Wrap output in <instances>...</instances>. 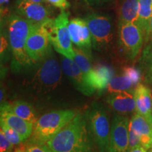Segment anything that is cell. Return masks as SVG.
<instances>
[{
    "instance_id": "6da1fadb",
    "label": "cell",
    "mask_w": 152,
    "mask_h": 152,
    "mask_svg": "<svg viewBox=\"0 0 152 152\" xmlns=\"http://www.w3.org/2000/svg\"><path fill=\"white\" fill-rule=\"evenodd\" d=\"M54 152H100L86 115L78 113L46 143Z\"/></svg>"
},
{
    "instance_id": "7a4b0ae2",
    "label": "cell",
    "mask_w": 152,
    "mask_h": 152,
    "mask_svg": "<svg viewBox=\"0 0 152 152\" xmlns=\"http://www.w3.org/2000/svg\"><path fill=\"white\" fill-rule=\"evenodd\" d=\"M76 115L73 110H57L44 114L34 123L28 145L46 144L71 122Z\"/></svg>"
},
{
    "instance_id": "3957f363",
    "label": "cell",
    "mask_w": 152,
    "mask_h": 152,
    "mask_svg": "<svg viewBox=\"0 0 152 152\" xmlns=\"http://www.w3.org/2000/svg\"><path fill=\"white\" fill-rule=\"evenodd\" d=\"M8 24L9 42L15 62L20 66H30L33 62L27 54L26 45L33 23L18 14H13Z\"/></svg>"
},
{
    "instance_id": "277c9868",
    "label": "cell",
    "mask_w": 152,
    "mask_h": 152,
    "mask_svg": "<svg viewBox=\"0 0 152 152\" xmlns=\"http://www.w3.org/2000/svg\"><path fill=\"white\" fill-rule=\"evenodd\" d=\"M44 23L55 50L62 56L74 59L75 53L68 29V13L61 11L56 18L49 19Z\"/></svg>"
},
{
    "instance_id": "5b68a950",
    "label": "cell",
    "mask_w": 152,
    "mask_h": 152,
    "mask_svg": "<svg viewBox=\"0 0 152 152\" xmlns=\"http://www.w3.org/2000/svg\"><path fill=\"white\" fill-rule=\"evenodd\" d=\"M34 75L33 83L37 90L49 91L59 85L62 68L55 57L52 49L41 60Z\"/></svg>"
},
{
    "instance_id": "8992f818",
    "label": "cell",
    "mask_w": 152,
    "mask_h": 152,
    "mask_svg": "<svg viewBox=\"0 0 152 152\" xmlns=\"http://www.w3.org/2000/svg\"><path fill=\"white\" fill-rule=\"evenodd\" d=\"M89 128L100 152H110V128L109 118L103 108L94 105L87 111Z\"/></svg>"
},
{
    "instance_id": "52a82bcc",
    "label": "cell",
    "mask_w": 152,
    "mask_h": 152,
    "mask_svg": "<svg viewBox=\"0 0 152 152\" xmlns=\"http://www.w3.org/2000/svg\"><path fill=\"white\" fill-rule=\"evenodd\" d=\"M84 19L90 29L93 47L97 50L108 48L113 39L111 18L106 15L90 14Z\"/></svg>"
},
{
    "instance_id": "ba28073f",
    "label": "cell",
    "mask_w": 152,
    "mask_h": 152,
    "mask_svg": "<svg viewBox=\"0 0 152 152\" xmlns=\"http://www.w3.org/2000/svg\"><path fill=\"white\" fill-rule=\"evenodd\" d=\"M144 40L142 30L133 23H118V42L125 56L134 59L139 54Z\"/></svg>"
},
{
    "instance_id": "9c48e42d",
    "label": "cell",
    "mask_w": 152,
    "mask_h": 152,
    "mask_svg": "<svg viewBox=\"0 0 152 152\" xmlns=\"http://www.w3.org/2000/svg\"><path fill=\"white\" fill-rule=\"evenodd\" d=\"M52 46L45 23L33 24L26 45V52L33 64L42 60L52 49Z\"/></svg>"
},
{
    "instance_id": "30bf717a",
    "label": "cell",
    "mask_w": 152,
    "mask_h": 152,
    "mask_svg": "<svg viewBox=\"0 0 152 152\" xmlns=\"http://www.w3.org/2000/svg\"><path fill=\"white\" fill-rule=\"evenodd\" d=\"M129 125L127 117L117 115L114 117L110 132V152H121L128 149Z\"/></svg>"
},
{
    "instance_id": "8fae6325",
    "label": "cell",
    "mask_w": 152,
    "mask_h": 152,
    "mask_svg": "<svg viewBox=\"0 0 152 152\" xmlns=\"http://www.w3.org/2000/svg\"><path fill=\"white\" fill-rule=\"evenodd\" d=\"M16 11L19 16L28 19L33 24L43 23L51 18V11L43 4L28 0H18Z\"/></svg>"
},
{
    "instance_id": "7c38bea8",
    "label": "cell",
    "mask_w": 152,
    "mask_h": 152,
    "mask_svg": "<svg viewBox=\"0 0 152 152\" xmlns=\"http://www.w3.org/2000/svg\"><path fill=\"white\" fill-rule=\"evenodd\" d=\"M61 66L62 71L71 80L77 90L87 96H90L94 93L95 91L88 85L84 74L74 59L63 56Z\"/></svg>"
},
{
    "instance_id": "4fadbf2b",
    "label": "cell",
    "mask_w": 152,
    "mask_h": 152,
    "mask_svg": "<svg viewBox=\"0 0 152 152\" xmlns=\"http://www.w3.org/2000/svg\"><path fill=\"white\" fill-rule=\"evenodd\" d=\"M68 29L72 42L79 48L91 53L92 36L85 19L80 18L72 19L68 23Z\"/></svg>"
},
{
    "instance_id": "5bb4252c",
    "label": "cell",
    "mask_w": 152,
    "mask_h": 152,
    "mask_svg": "<svg viewBox=\"0 0 152 152\" xmlns=\"http://www.w3.org/2000/svg\"><path fill=\"white\" fill-rule=\"evenodd\" d=\"M0 122L4 123L18 132L21 137L23 142L28 140L33 130L34 123L21 118L7 109L4 104L1 106Z\"/></svg>"
},
{
    "instance_id": "9a60e30c",
    "label": "cell",
    "mask_w": 152,
    "mask_h": 152,
    "mask_svg": "<svg viewBox=\"0 0 152 152\" xmlns=\"http://www.w3.org/2000/svg\"><path fill=\"white\" fill-rule=\"evenodd\" d=\"M114 77L113 70L109 66L100 65L92 68L86 80L95 92H102L107 89L110 81Z\"/></svg>"
},
{
    "instance_id": "2e32d148",
    "label": "cell",
    "mask_w": 152,
    "mask_h": 152,
    "mask_svg": "<svg viewBox=\"0 0 152 152\" xmlns=\"http://www.w3.org/2000/svg\"><path fill=\"white\" fill-rule=\"evenodd\" d=\"M107 102L115 111L127 113L136 110V102L134 92L122 91L111 93L108 96Z\"/></svg>"
},
{
    "instance_id": "e0dca14e",
    "label": "cell",
    "mask_w": 152,
    "mask_h": 152,
    "mask_svg": "<svg viewBox=\"0 0 152 152\" xmlns=\"http://www.w3.org/2000/svg\"><path fill=\"white\" fill-rule=\"evenodd\" d=\"M137 113L145 118L152 125V96L147 87L140 84L134 90Z\"/></svg>"
},
{
    "instance_id": "ac0fdd59",
    "label": "cell",
    "mask_w": 152,
    "mask_h": 152,
    "mask_svg": "<svg viewBox=\"0 0 152 152\" xmlns=\"http://www.w3.org/2000/svg\"><path fill=\"white\" fill-rule=\"evenodd\" d=\"M132 128L140 138L141 145L147 150L152 147V125L145 118L136 113L130 121Z\"/></svg>"
},
{
    "instance_id": "d6986e66",
    "label": "cell",
    "mask_w": 152,
    "mask_h": 152,
    "mask_svg": "<svg viewBox=\"0 0 152 152\" xmlns=\"http://www.w3.org/2000/svg\"><path fill=\"white\" fill-rule=\"evenodd\" d=\"M152 14V0H139L138 26L144 34V39L150 37L149 22Z\"/></svg>"
},
{
    "instance_id": "ffe728a7",
    "label": "cell",
    "mask_w": 152,
    "mask_h": 152,
    "mask_svg": "<svg viewBox=\"0 0 152 152\" xmlns=\"http://www.w3.org/2000/svg\"><path fill=\"white\" fill-rule=\"evenodd\" d=\"M138 13L139 0H123L119 10V22L137 24Z\"/></svg>"
},
{
    "instance_id": "44dd1931",
    "label": "cell",
    "mask_w": 152,
    "mask_h": 152,
    "mask_svg": "<svg viewBox=\"0 0 152 152\" xmlns=\"http://www.w3.org/2000/svg\"><path fill=\"white\" fill-rule=\"evenodd\" d=\"M12 113L21 118L35 123L37 121L35 110L30 104L23 101H16L12 104H4Z\"/></svg>"
},
{
    "instance_id": "7402d4cb",
    "label": "cell",
    "mask_w": 152,
    "mask_h": 152,
    "mask_svg": "<svg viewBox=\"0 0 152 152\" xmlns=\"http://www.w3.org/2000/svg\"><path fill=\"white\" fill-rule=\"evenodd\" d=\"M74 49V61H75L78 67L84 74L85 79L92 70V64H91V55L90 52H87L85 49H83L79 47H75Z\"/></svg>"
},
{
    "instance_id": "603a6c76",
    "label": "cell",
    "mask_w": 152,
    "mask_h": 152,
    "mask_svg": "<svg viewBox=\"0 0 152 152\" xmlns=\"http://www.w3.org/2000/svg\"><path fill=\"white\" fill-rule=\"evenodd\" d=\"M133 87L131 80L124 74L123 75L114 76L110 81L107 90L110 93H115L122 91H130Z\"/></svg>"
},
{
    "instance_id": "cb8c5ba5",
    "label": "cell",
    "mask_w": 152,
    "mask_h": 152,
    "mask_svg": "<svg viewBox=\"0 0 152 152\" xmlns=\"http://www.w3.org/2000/svg\"><path fill=\"white\" fill-rule=\"evenodd\" d=\"M142 64L146 71V78L152 84V40L144 48L142 56Z\"/></svg>"
},
{
    "instance_id": "d4e9b609",
    "label": "cell",
    "mask_w": 152,
    "mask_h": 152,
    "mask_svg": "<svg viewBox=\"0 0 152 152\" xmlns=\"http://www.w3.org/2000/svg\"><path fill=\"white\" fill-rule=\"evenodd\" d=\"M1 130L3 131L4 134L7 137V138L14 145H18L21 142H23L21 137L18 132L12 129L4 123H1Z\"/></svg>"
},
{
    "instance_id": "484cf974",
    "label": "cell",
    "mask_w": 152,
    "mask_h": 152,
    "mask_svg": "<svg viewBox=\"0 0 152 152\" xmlns=\"http://www.w3.org/2000/svg\"><path fill=\"white\" fill-rule=\"evenodd\" d=\"M124 74L131 80L133 86L136 87L138 85H140L142 75L141 72L138 68L134 67H126L124 69Z\"/></svg>"
},
{
    "instance_id": "4316f807",
    "label": "cell",
    "mask_w": 152,
    "mask_h": 152,
    "mask_svg": "<svg viewBox=\"0 0 152 152\" xmlns=\"http://www.w3.org/2000/svg\"><path fill=\"white\" fill-rule=\"evenodd\" d=\"M141 145V142H140V138L135 131L132 128H130L129 125V144L128 149H132L137 147Z\"/></svg>"
},
{
    "instance_id": "83f0119b",
    "label": "cell",
    "mask_w": 152,
    "mask_h": 152,
    "mask_svg": "<svg viewBox=\"0 0 152 152\" xmlns=\"http://www.w3.org/2000/svg\"><path fill=\"white\" fill-rule=\"evenodd\" d=\"M14 144L9 141L3 131L0 132V152H11L13 149Z\"/></svg>"
},
{
    "instance_id": "f1b7e54d",
    "label": "cell",
    "mask_w": 152,
    "mask_h": 152,
    "mask_svg": "<svg viewBox=\"0 0 152 152\" xmlns=\"http://www.w3.org/2000/svg\"><path fill=\"white\" fill-rule=\"evenodd\" d=\"M26 152H54L47 144H30L28 145Z\"/></svg>"
},
{
    "instance_id": "f546056e",
    "label": "cell",
    "mask_w": 152,
    "mask_h": 152,
    "mask_svg": "<svg viewBox=\"0 0 152 152\" xmlns=\"http://www.w3.org/2000/svg\"><path fill=\"white\" fill-rule=\"evenodd\" d=\"M47 1L61 11H66L70 7V4L67 0H47Z\"/></svg>"
},
{
    "instance_id": "4dcf8cb0",
    "label": "cell",
    "mask_w": 152,
    "mask_h": 152,
    "mask_svg": "<svg viewBox=\"0 0 152 152\" xmlns=\"http://www.w3.org/2000/svg\"><path fill=\"white\" fill-rule=\"evenodd\" d=\"M84 1L87 4L92 7H95V6H102L106 4L111 3L114 0H84Z\"/></svg>"
},
{
    "instance_id": "1f68e13d",
    "label": "cell",
    "mask_w": 152,
    "mask_h": 152,
    "mask_svg": "<svg viewBox=\"0 0 152 152\" xmlns=\"http://www.w3.org/2000/svg\"><path fill=\"white\" fill-rule=\"evenodd\" d=\"M10 0H0L1 8V18H2L8 13V4Z\"/></svg>"
},
{
    "instance_id": "d6a6232c",
    "label": "cell",
    "mask_w": 152,
    "mask_h": 152,
    "mask_svg": "<svg viewBox=\"0 0 152 152\" xmlns=\"http://www.w3.org/2000/svg\"><path fill=\"white\" fill-rule=\"evenodd\" d=\"M8 45H9L8 42H7V39L5 38L4 35H2V33H1V55H2L3 53L5 52L6 49L7 48Z\"/></svg>"
},
{
    "instance_id": "836d02e7",
    "label": "cell",
    "mask_w": 152,
    "mask_h": 152,
    "mask_svg": "<svg viewBox=\"0 0 152 152\" xmlns=\"http://www.w3.org/2000/svg\"><path fill=\"white\" fill-rule=\"evenodd\" d=\"M130 152H147V150L142 147V146H139L134 149L130 150Z\"/></svg>"
},
{
    "instance_id": "e575fe53",
    "label": "cell",
    "mask_w": 152,
    "mask_h": 152,
    "mask_svg": "<svg viewBox=\"0 0 152 152\" xmlns=\"http://www.w3.org/2000/svg\"><path fill=\"white\" fill-rule=\"evenodd\" d=\"M149 34L150 37H152V14L150 18V22H149Z\"/></svg>"
},
{
    "instance_id": "d590c367",
    "label": "cell",
    "mask_w": 152,
    "mask_h": 152,
    "mask_svg": "<svg viewBox=\"0 0 152 152\" xmlns=\"http://www.w3.org/2000/svg\"><path fill=\"white\" fill-rule=\"evenodd\" d=\"M28 1H33V2L36 3H40V4H45L47 1V0H28Z\"/></svg>"
},
{
    "instance_id": "8d00e7d4",
    "label": "cell",
    "mask_w": 152,
    "mask_h": 152,
    "mask_svg": "<svg viewBox=\"0 0 152 152\" xmlns=\"http://www.w3.org/2000/svg\"><path fill=\"white\" fill-rule=\"evenodd\" d=\"M14 152H26V151L23 149H22V148H20V149H16V151H15Z\"/></svg>"
},
{
    "instance_id": "74e56055",
    "label": "cell",
    "mask_w": 152,
    "mask_h": 152,
    "mask_svg": "<svg viewBox=\"0 0 152 152\" xmlns=\"http://www.w3.org/2000/svg\"><path fill=\"white\" fill-rule=\"evenodd\" d=\"M121 152H130V149H126V150H124V151H121Z\"/></svg>"
},
{
    "instance_id": "f35d334b",
    "label": "cell",
    "mask_w": 152,
    "mask_h": 152,
    "mask_svg": "<svg viewBox=\"0 0 152 152\" xmlns=\"http://www.w3.org/2000/svg\"><path fill=\"white\" fill-rule=\"evenodd\" d=\"M151 152H152V147H151Z\"/></svg>"
}]
</instances>
